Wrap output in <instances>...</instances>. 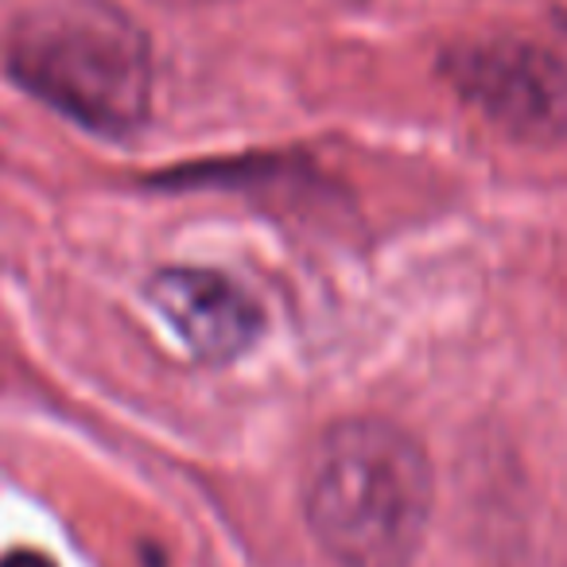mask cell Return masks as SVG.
Returning a JSON list of instances; mask_svg holds the SVG:
<instances>
[{"instance_id":"obj_6","label":"cell","mask_w":567,"mask_h":567,"mask_svg":"<svg viewBox=\"0 0 567 567\" xmlns=\"http://www.w3.org/2000/svg\"><path fill=\"white\" fill-rule=\"evenodd\" d=\"M509 567H564V564H548V559H517Z\"/></svg>"},{"instance_id":"obj_3","label":"cell","mask_w":567,"mask_h":567,"mask_svg":"<svg viewBox=\"0 0 567 567\" xmlns=\"http://www.w3.org/2000/svg\"><path fill=\"white\" fill-rule=\"evenodd\" d=\"M440 74L486 125L525 144L567 141V63L525 35H471L440 55Z\"/></svg>"},{"instance_id":"obj_2","label":"cell","mask_w":567,"mask_h":567,"mask_svg":"<svg viewBox=\"0 0 567 567\" xmlns=\"http://www.w3.org/2000/svg\"><path fill=\"white\" fill-rule=\"evenodd\" d=\"M17 82L94 133L125 136L148 121L152 51L105 0H63L32 12L9 48Z\"/></svg>"},{"instance_id":"obj_4","label":"cell","mask_w":567,"mask_h":567,"mask_svg":"<svg viewBox=\"0 0 567 567\" xmlns=\"http://www.w3.org/2000/svg\"><path fill=\"white\" fill-rule=\"evenodd\" d=\"M148 296L183 347L203 362L241 358L260 334V311L229 276L210 268H164Z\"/></svg>"},{"instance_id":"obj_1","label":"cell","mask_w":567,"mask_h":567,"mask_svg":"<svg viewBox=\"0 0 567 567\" xmlns=\"http://www.w3.org/2000/svg\"><path fill=\"white\" fill-rule=\"evenodd\" d=\"M432 502V458L393 420H339L303 466V517L334 567H409L427 536Z\"/></svg>"},{"instance_id":"obj_5","label":"cell","mask_w":567,"mask_h":567,"mask_svg":"<svg viewBox=\"0 0 567 567\" xmlns=\"http://www.w3.org/2000/svg\"><path fill=\"white\" fill-rule=\"evenodd\" d=\"M0 567H55V559L43 556V551H35V548H17L0 559Z\"/></svg>"},{"instance_id":"obj_7","label":"cell","mask_w":567,"mask_h":567,"mask_svg":"<svg viewBox=\"0 0 567 567\" xmlns=\"http://www.w3.org/2000/svg\"><path fill=\"white\" fill-rule=\"evenodd\" d=\"M172 4H210V0H172Z\"/></svg>"}]
</instances>
